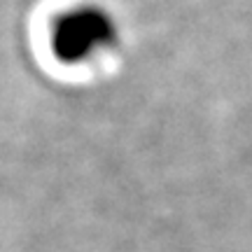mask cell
<instances>
[{
	"label": "cell",
	"instance_id": "cell-1",
	"mask_svg": "<svg viewBox=\"0 0 252 252\" xmlns=\"http://www.w3.org/2000/svg\"><path fill=\"white\" fill-rule=\"evenodd\" d=\"M112 26L105 14H100L98 9H72L68 14H63L59 21V28H54V49L59 52L61 59L80 61L87 59L89 52H96L98 47L110 42Z\"/></svg>",
	"mask_w": 252,
	"mask_h": 252
}]
</instances>
